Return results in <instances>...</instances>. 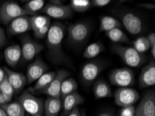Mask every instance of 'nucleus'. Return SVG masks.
I'll return each mask as SVG.
<instances>
[{
	"instance_id": "f257e3e1",
	"label": "nucleus",
	"mask_w": 155,
	"mask_h": 116,
	"mask_svg": "<svg viewBox=\"0 0 155 116\" xmlns=\"http://www.w3.org/2000/svg\"><path fill=\"white\" fill-rule=\"evenodd\" d=\"M65 27L60 22H54L50 25L47 35V45L49 54L53 62L56 64L67 63L66 55L62 49V41L64 37Z\"/></svg>"
},
{
	"instance_id": "f03ea898",
	"label": "nucleus",
	"mask_w": 155,
	"mask_h": 116,
	"mask_svg": "<svg viewBox=\"0 0 155 116\" xmlns=\"http://www.w3.org/2000/svg\"><path fill=\"white\" fill-rule=\"evenodd\" d=\"M111 50L118 55L125 64L133 68L139 67L146 61V57L131 47H125L120 45H115Z\"/></svg>"
},
{
	"instance_id": "7ed1b4c3",
	"label": "nucleus",
	"mask_w": 155,
	"mask_h": 116,
	"mask_svg": "<svg viewBox=\"0 0 155 116\" xmlns=\"http://www.w3.org/2000/svg\"><path fill=\"white\" fill-rule=\"evenodd\" d=\"M18 101L24 108L25 112L30 115H42L44 113V104L42 99L33 95L29 90L23 92Z\"/></svg>"
},
{
	"instance_id": "20e7f679",
	"label": "nucleus",
	"mask_w": 155,
	"mask_h": 116,
	"mask_svg": "<svg viewBox=\"0 0 155 116\" xmlns=\"http://www.w3.org/2000/svg\"><path fill=\"white\" fill-rule=\"evenodd\" d=\"M27 15L22 7L15 2H5L0 6V21L4 25H8L15 18Z\"/></svg>"
},
{
	"instance_id": "39448f33",
	"label": "nucleus",
	"mask_w": 155,
	"mask_h": 116,
	"mask_svg": "<svg viewBox=\"0 0 155 116\" xmlns=\"http://www.w3.org/2000/svg\"><path fill=\"white\" fill-rule=\"evenodd\" d=\"M68 31L69 41L73 45H79L85 42L89 37L91 27L87 22H78L70 25Z\"/></svg>"
},
{
	"instance_id": "423d86ee",
	"label": "nucleus",
	"mask_w": 155,
	"mask_h": 116,
	"mask_svg": "<svg viewBox=\"0 0 155 116\" xmlns=\"http://www.w3.org/2000/svg\"><path fill=\"white\" fill-rule=\"evenodd\" d=\"M109 80L114 86L120 88L130 87L135 82L134 74L128 68H116L110 74Z\"/></svg>"
},
{
	"instance_id": "0eeeda50",
	"label": "nucleus",
	"mask_w": 155,
	"mask_h": 116,
	"mask_svg": "<svg viewBox=\"0 0 155 116\" xmlns=\"http://www.w3.org/2000/svg\"><path fill=\"white\" fill-rule=\"evenodd\" d=\"M139 98L140 95L138 92L130 87L120 88L114 93L115 102L123 108L133 106Z\"/></svg>"
},
{
	"instance_id": "6e6552de",
	"label": "nucleus",
	"mask_w": 155,
	"mask_h": 116,
	"mask_svg": "<svg viewBox=\"0 0 155 116\" xmlns=\"http://www.w3.org/2000/svg\"><path fill=\"white\" fill-rule=\"evenodd\" d=\"M103 69L104 65L99 61H92L88 62L81 68V81L86 85L91 84L96 80Z\"/></svg>"
},
{
	"instance_id": "1a4fd4ad",
	"label": "nucleus",
	"mask_w": 155,
	"mask_h": 116,
	"mask_svg": "<svg viewBox=\"0 0 155 116\" xmlns=\"http://www.w3.org/2000/svg\"><path fill=\"white\" fill-rule=\"evenodd\" d=\"M69 74V72L65 70H58L56 72V75L53 81L45 88L39 92L41 93L47 94L50 98L61 99V86L63 81L68 77Z\"/></svg>"
},
{
	"instance_id": "9d476101",
	"label": "nucleus",
	"mask_w": 155,
	"mask_h": 116,
	"mask_svg": "<svg viewBox=\"0 0 155 116\" xmlns=\"http://www.w3.org/2000/svg\"><path fill=\"white\" fill-rule=\"evenodd\" d=\"M42 12L45 13L47 16L55 19L64 20L71 17L73 11L70 5H63V4H54L48 3L45 5L42 9Z\"/></svg>"
},
{
	"instance_id": "9b49d317",
	"label": "nucleus",
	"mask_w": 155,
	"mask_h": 116,
	"mask_svg": "<svg viewBox=\"0 0 155 116\" xmlns=\"http://www.w3.org/2000/svg\"><path fill=\"white\" fill-rule=\"evenodd\" d=\"M44 47L38 42L34 41L31 38L25 36L22 38V56L25 61H29L34 59L41 51Z\"/></svg>"
},
{
	"instance_id": "f8f14e48",
	"label": "nucleus",
	"mask_w": 155,
	"mask_h": 116,
	"mask_svg": "<svg viewBox=\"0 0 155 116\" xmlns=\"http://www.w3.org/2000/svg\"><path fill=\"white\" fill-rule=\"evenodd\" d=\"M122 22L127 31L132 35H138L143 31V22L141 19L132 13L122 14Z\"/></svg>"
},
{
	"instance_id": "ddd939ff",
	"label": "nucleus",
	"mask_w": 155,
	"mask_h": 116,
	"mask_svg": "<svg viewBox=\"0 0 155 116\" xmlns=\"http://www.w3.org/2000/svg\"><path fill=\"white\" fill-rule=\"evenodd\" d=\"M136 113L142 116H155V95L153 91L145 94L136 108Z\"/></svg>"
},
{
	"instance_id": "4468645a",
	"label": "nucleus",
	"mask_w": 155,
	"mask_h": 116,
	"mask_svg": "<svg viewBox=\"0 0 155 116\" xmlns=\"http://www.w3.org/2000/svg\"><path fill=\"white\" fill-rule=\"evenodd\" d=\"M32 30L31 17L28 15L21 16L15 18L9 23L8 32L10 35H18Z\"/></svg>"
},
{
	"instance_id": "2eb2a0df",
	"label": "nucleus",
	"mask_w": 155,
	"mask_h": 116,
	"mask_svg": "<svg viewBox=\"0 0 155 116\" xmlns=\"http://www.w3.org/2000/svg\"><path fill=\"white\" fill-rule=\"evenodd\" d=\"M48 70V65L41 58H38L34 62L30 64L27 71V79L29 84L37 81L42 75L47 72Z\"/></svg>"
},
{
	"instance_id": "dca6fc26",
	"label": "nucleus",
	"mask_w": 155,
	"mask_h": 116,
	"mask_svg": "<svg viewBox=\"0 0 155 116\" xmlns=\"http://www.w3.org/2000/svg\"><path fill=\"white\" fill-rule=\"evenodd\" d=\"M3 70L7 76L9 83L13 87L14 93L20 92L27 84V77L22 73L15 72L6 67H3Z\"/></svg>"
},
{
	"instance_id": "f3484780",
	"label": "nucleus",
	"mask_w": 155,
	"mask_h": 116,
	"mask_svg": "<svg viewBox=\"0 0 155 116\" xmlns=\"http://www.w3.org/2000/svg\"><path fill=\"white\" fill-rule=\"evenodd\" d=\"M84 98L77 92H74L67 95L62 100L63 114L61 116H67L75 108L84 102Z\"/></svg>"
},
{
	"instance_id": "a211bd4d",
	"label": "nucleus",
	"mask_w": 155,
	"mask_h": 116,
	"mask_svg": "<svg viewBox=\"0 0 155 116\" xmlns=\"http://www.w3.org/2000/svg\"><path fill=\"white\" fill-rule=\"evenodd\" d=\"M155 84V63L151 61L141 70L139 77V85L142 88L150 87Z\"/></svg>"
},
{
	"instance_id": "6ab92c4d",
	"label": "nucleus",
	"mask_w": 155,
	"mask_h": 116,
	"mask_svg": "<svg viewBox=\"0 0 155 116\" xmlns=\"http://www.w3.org/2000/svg\"><path fill=\"white\" fill-rule=\"evenodd\" d=\"M4 54L6 63L11 67H15L22 57L21 47L18 45L9 46L4 50Z\"/></svg>"
},
{
	"instance_id": "aec40b11",
	"label": "nucleus",
	"mask_w": 155,
	"mask_h": 116,
	"mask_svg": "<svg viewBox=\"0 0 155 116\" xmlns=\"http://www.w3.org/2000/svg\"><path fill=\"white\" fill-rule=\"evenodd\" d=\"M62 107V101L60 98L48 97L44 104L45 116H58Z\"/></svg>"
},
{
	"instance_id": "412c9836",
	"label": "nucleus",
	"mask_w": 155,
	"mask_h": 116,
	"mask_svg": "<svg viewBox=\"0 0 155 116\" xmlns=\"http://www.w3.org/2000/svg\"><path fill=\"white\" fill-rule=\"evenodd\" d=\"M93 93L96 99L110 98L112 95L111 90L109 84L102 79L97 80L94 84Z\"/></svg>"
},
{
	"instance_id": "4be33fe9",
	"label": "nucleus",
	"mask_w": 155,
	"mask_h": 116,
	"mask_svg": "<svg viewBox=\"0 0 155 116\" xmlns=\"http://www.w3.org/2000/svg\"><path fill=\"white\" fill-rule=\"evenodd\" d=\"M121 27V23L118 19L111 17V16H103L100 18V31L107 32L110 30L117 29V28L120 29Z\"/></svg>"
},
{
	"instance_id": "5701e85b",
	"label": "nucleus",
	"mask_w": 155,
	"mask_h": 116,
	"mask_svg": "<svg viewBox=\"0 0 155 116\" xmlns=\"http://www.w3.org/2000/svg\"><path fill=\"white\" fill-rule=\"evenodd\" d=\"M8 116H25V111L19 101L10 102L6 104L0 106Z\"/></svg>"
},
{
	"instance_id": "b1692460",
	"label": "nucleus",
	"mask_w": 155,
	"mask_h": 116,
	"mask_svg": "<svg viewBox=\"0 0 155 116\" xmlns=\"http://www.w3.org/2000/svg\"><path fill=\"white\" fill-rule=\"evenodd\" d=\"M78 88L76 81L73 78H67L63 81L61 86V101L65 97L76 92Z\"/></svg>"
},
{
	"instance_id": "393cba45",
	"label": "nucleus",
	"mask_w": 155,
	"mask_h": 116,
	"mask_svg": "<svg viewBox=\"0 0 155 116\" xmlns=\"http://www.w3.org/2000/svg\"><path fill=\"white\" fill-rule=\"evenodd\" d=\"M56 75V72H50L45 73L44 75H42L36 81V84H35L34 87V91H41L44 88H45L53 81Z\"/></svg>"
},
{
	"instance_id": "a878e982",
	"label": "nucleus",
	"mask_w": 155,
	"mask_h": 116,
	"mask_svg": "<svg viewBox=\"0 0 155 116\" xmlns=\"http://www.w3.org/2000/svg\"><path fill=\"white\" fill-rule=\"evenodd\" d=\"M104 49V46L102 42H97L89 45L84 52V57L86 58H93L97 56Z\"/></svg>"
},
{
	"instance_id": "bb28decb",
	"label": "nucleus",
	"mask_w": 155,
	"mask_h": 116,
	"mask_svg": "<svg viewBox=\"0 0 155 116\" xmlns=\"http://www.w3.org/2000/svg\"><path fill=\"white\" fill-rule=\"evenodd\" d=\"M106 36L109 38L112 42H124L129 43L130 42V39L120 29H114L105 32Z\"/></svg>"
},
{
	"instance_id": "cd10ccee",
	"label": "nucleus",
	"mask_w": 155,
	"mask_h": 116,
	"mask_svg": "<svg viewBox=\"0 0 155 116\" xmlns=\"http://www.w3.org/2000/svg\"><path fill=\"white\" fill-rule=\"evenodd\" d=\"M45 5V2L44 0H30L25 4L22 8L28 15H34L39 11H41Z\"/></svg>"
},
{
	"instance_id": "c85d7f7f",
	"label": "nucleus",
	"mask_w": 155,
	"mask_h": 116,
	"mask_svg": "<svg viewBox=\"0 0 155 116\" xmlns=\"http://www.w3.org/2000/svg\"><path fill=\"white\" fill-rule=\"evenodd\" d=\"M31 25L34 31L45 26L50 25V18L47 15H34L31 17Z\"/></svg>"
},
{
	"instance_id": "c756f323",
	"label": "nucleus",
	"mask_w": 155,
	"mask_h": 116,
	"mask_svg": "<svg viewBox=\"0 0 155 116\" xmlns=\"http://www.w3.org/2000/svg\"><path fill=\"white\" fill-rule=\"evenodd\" d=\"M70 6L72 10L77 12H85L92 7L90 0H71Z\"/></svg>"
},
{
	"instance_id": "7c9ffc66",
	"label": "nucleus",
	"mask_w": 155,
	"mask_h": 116,
	"mask_svg": "<svg viewBox=\"0 0 155 116\" xmlns=\"http://www.w3.org/2000/svg\"><path fill=\"white\" fill-rule=\"evenodd\" d=\"M133 48H134L138 52L143 54L150 48V44L147 37H139L133 41Z\"/></svg>"
},
{
	"instance_id": "2f4dec72",
	"label": "nucleus",
	"mask_w": 155,
	"mask_h": 116,
	"mask_svg": "<svg viewBox=\"0 0 155 116\" xmlns=\"http://www.w3.org/2000/svg\"><path fill=\"white\" fill-rule=\"evenodd\" d=\"M0 92L2 93L7 94V95L10 96L12 98L14 93V90L13 87L11 86L10 83H9L8 78H7V76L5 74V77H4L3 81L1 82L0 84Z\"/></svg>"
},
{
	"instance_id": "473e14b6",
	"label": "nucleus",
	"mask_w": 155,
	"mask_h": 116,
	"mask_svg": "<svg viewBox=\"0 0 155 116\" xmlns=\"http://www.w3.org/2000/svg\"><path fill=\"white\" fill-rule=\"evenodd\" d=\"M119 116H136V108L134 106L124 107L120 112Z\"/></svg>"
},
{
	"instance_id": "72a5a7b5",
	"label": "nucleus",
	"mask_w": 155,
	"mask_h": 116,
	"mask_svg": "<svg viewBox=\"0 0 155 116\" xmlns=\"http://www.w3.org/2000/svg\"><path fill=\"white\" fill-rule=\"evenodd\" d=\"M51 25H48L45 26V27L41 28L38 30L34 31V35L35 37L37 38H43L45 36H47V35L48 34L49 29H50Z\"/></svg>"
},
{
	"instance_id": "f704fd0d",
	"label": "nucleus",
	"mask_w": 155,
	"mask_h": 116,
	"mask_svg": "<svg viewBox=\"0 0 155 116\" xmlns=\"http://www.w3.org/2000/svg\"><path fill=\"white\" fill-rule=\"evenodd\" d=\"M111 0H93L91 1V5L93 7H104L108 5Z\"/></svg>"
},
{
	"instance_id": "c9c22d12",
	"label": "nucleus",
	"mask_w": 155,
	"mask_h": 116,
	"mask_svg": "<svg viewBox=\"0 0 155 116\" xmlns=\"http://www.w3.org/2000/svg\"><path fill=\"white\" fill-rule=\"evenodd\" d=\"M147 40L150 44V47L153 45H155V34L154 33H151L148 35V36L147 37Z\"/></svg>"
},
{
	"instance_id": "e433bc0d",
	"label": "nucleus",
	"mask_w": 155,
	"mask_h": 116,
	"mask_svg": "<svg viewBox=\"0 0 155 116\" xmlns=\"http://www.w3.org/2000/svg\"><path fill=\"white\" fill-rule=\"evenodd\" d=\"M138 6L140 7H142V8H146V9H150V10H151V9H154V8H155L154 4H150V3L139 4H138Z\"/></svg>"
},
{
	"instance_id": "4c0bfd02",
	"label": "nucleus",
	"mask_w": 155,
	"mask_h": 116,
	"mask_svg": "<svg viewBox=\"0 0 155 116\" xmlns=\"http://www.w3.org/2000/svg\"><path fill=\"white\" fill-rule=\"evenodd\" d=\"M67 116H81V113L79 107L75 108Z\"/></svg>"
},
{
	"instance_id": "58836bf2",
	"label": "nucleus",
	"mask_w": 155,
	"mask_h": 116,
	"mask_svg": "<svg viewBox=\"0 0 155 116\" xmlns=\"http://www.w3.org/2000/svg\"><path fill=\"white\" fill-rule=\"evenodd\" d=\"M6 41V38L5 34H0V47H2L4 44H5Z\"/></svg>"
},
{
	"instance_id": "ea45409f",
	"label": "nucleus",
	"mask_w": 155,
	"mask_h": 116,
	"mask_svg": "<svg viewBox=\"0 0 155 116\" xmlns=\"http://www.w3.org/2000/svg\"><path fill=\"white\" fill-rule=\"evenodd\" d=\"M6 104H8V103H7L5 98H4L3 94H2L1 92H0V106Z\"/></svg>"
},
{
	"instance_id": "a19ab883",
	"label": "nucleus",
	"mask_w": 155,
	"mask_h": 116,
	"mask_svg": "<svg viewBox=\"0 0 155 116\" xmlns=\"http://www.w3.org/2000/svg\"><path fill=\"white\" fill-rule=\"evenodd\" d=\"M4 77H5V72H4L3 68L0 67V84L3 81Z\"/></svg>"
},
{
	"instance_id": "79ce46f5",
	"label": "nucleus",
	"mask_w": 155,
	"mask_h": 116,
	"mask_svg": "<svg viewBox=\"0 0 155 116\" xmlns=\"http://www.w3.org/2000/svg\"><path fill=\"white\" fill-rule=\"evenodd\" d=\"M150 48H151V54L152 57L154 58H155V45L152 46Z\"/></svg>"
},
{
	"instance_id": "37998d69",
	"label": "nucleus",
	"mask_w": 155,
	"mask_h": 116,
	"mask_svg": "<svg viewBox=\"0 0 155 116\" xmlns=\"http://www.w3.org/2000/svg\"><path fill=\"white\" fill-rule=\"evenodd\" d=\"M0 116H8L5 111L2 109V108H0Z\"/></svg>"
},
{
	"instance_id": "c03bdc74",
	"label": "nucleus",
	"mask_w": 155,
	"mask_h": 116,
	"mask_svg": "<svg viewBox=\"0 0 155 116\" xmlns=\"http://www.w3.org/2000/svg\"><path fill=\"white\" fill-rule=\"evenodd\" d=\"M99 116H113L111 113H103L102 114H100Z\"/></svg>"
},
{
	"instance_id": "a18cd8bd",
	"label": "nucleus",
	"mask_w": 155,
	"mask_h": 116,
	"mask_svg": "<svg viewBox=\"0 0 155 116\" xmlns=\"http://www.w3.org/2000/svg\"><path fill=\"white\" fill-rule=\"evenodd\" d=\"M81 116H86V112L84 111H82V113H81Z\"/></svg>"
},
{
	"instance_id": "49530a36",
	"label": "nucleus",
	"mask_w": 155,
	"mask_h": 116,
	"mask_svg": "<svg viewBox=\"0 0 155 116\" xmlns=\"http://www.w3.org/2000/svg\"><path fill=\"white\" fill-rule=\"evenodd\" d=\"M4 34V30L2 29V28H1V27H0V34Z\"/></svg>"
},
{
	"instance_id": "de8ad7c7",
	"label": "nucleus",
	"mask_w": 155,
	"mask_h": 116,
	"mask_svg": "<svg viewBox=\"0 0 155 116\" xmlns=\"http://www.w3.org/2000/svg\"><path fill=\"white\" fill-rule=\"evenodd\" d=\"M136 116H142L141 115H139V114H137V113H136Z\"/></svg>"
},
{
	"instance_id": "09e8293b",
	"label": "nucleus",
	"mask_w": 155,
	"mask_h": 116,
	"mask_svg": "<svg viewBox=\"0 0 155 116\" xmlns=\"http://www.w3.org/2000/svg\"><path fill=\"white\" fill-rule=\"evenodd\" d=\"M34 116H42L41 115H34Z\"/></svg>"
},
{
	"instance_id": "8fccbe9b",
	"label": "nucleus",
	"mask_w": 155,
	"mask_h": 116,
	"mask_svg": "<svg viewBox=\"0 0 155 116\" xmlns=\"http://www.w3.org/2000/svg\"><path fill=\"white\" fill-rule=\"evenodd\" d=\"M25 116H30V115H29V114H28V113H27V114H26Z\"/></svg>"
},
{
	"instance_id": "3c124183",
	"label": "nucleus",
	"mask_w": 155,
	"mask_h": 116,
	"mask_svg": "<svg viewBox=\"0 0 155 116\" xmlns=\"http://www.w3.org/2000/svg\"><path fill=\"white\" fill-rule=\"evenodd\" d=\"M1 58H2V56H1V54H0V59H1Z\"/></svg>"
}]
</instances>
